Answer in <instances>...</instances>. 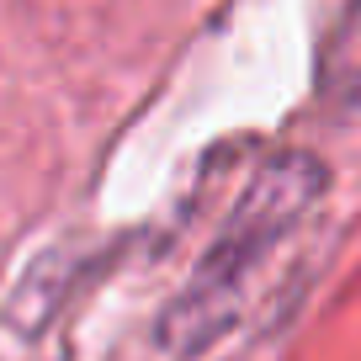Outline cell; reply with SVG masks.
<instances>
[{"label":"cell","instance_id":"obj_1","mask_svg":"<svg viewBox=\"0 0 361 361\" xmlns=\"http://www.w3.org/2000/svg\"><path fill=\"white\" fill-rule=\"evenodd\" d=\"M329 192V170L314 154H276L250 176L234 213L213 234L180 293L154 319V350L165 361H202L239 329L260 276Z\"/></svg>","mask_w":361,"mask_h":361},{"label":"cell","instance_id":"obj_2","mask_svg":"<svg viewBox=\"0 0 361 361\" xmlns=\"http://www.w3.org/2000/svg\"><path fill=\"white\" fill-rule=\"evenodd\" d=\"M350 106L361 112V59H356V69H350Z\"/></svg>","mask_w":361,"mask_h":361}]
</instances>
